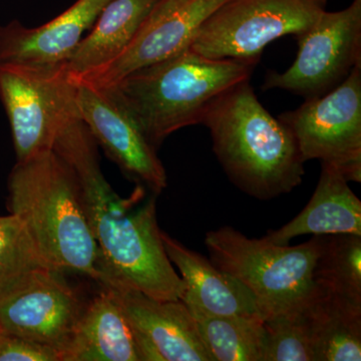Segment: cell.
<instances>
[{"mask_svg":"<svg viewBox=\"0 0 361 361\" xmlns=\"http://www.w3.org/2000/svg\"><path fill=\"white\" fill-rule=\"evenodd\" d=\"M225 0H159L129 47L111 65L82 80L109 87L133 71L190 47L204 20Z\"/></svg>","mask_w":361,"mask_h":361,"instance_id":"obj_13","label":"cell"},{"mask_svg":"<svg viewBox=\"0 0 361 361\" xmlns=\"http://www.w3.org/2000/svg\"><path fill=\"white\" fill-rule=\"evenodd\" d=\"M40 268L49 267L23 221L13 214L0 217V298Z\"/></svg>","mask_w":361,"mask_h":361,"instance_id":"obj_22","label":"cell"},{"mask_svg":"<svg viewBox=\"0 0 361 361\" xmlns=\"http://www.w3.org/2000/svg\"><path fill=\"white\" fill-rule=\"evenodd\" d=\"M8 210L23 221L51 269L99 281V248L77 178L54 149L16 161L8 178Z\"/></svg>","mask_w":361,"mask_h":361,"instance_id":"obj_4","label":"cell"},{"mask_svg":"<svg viewBox=\"0 0 361 361\" xmlns=\"http://www.w3.org/2000/svg\"><path fill=\"white\" fill-rule=\"evenodd\" d=\"M111 0H77L54 20L26 27L18 20L0 25V66L66 65Z\"/></svg>","mask_w":361,"mask_h":361,"instance_id":"obj_14","label":"cell"},{"mask_svg":"<svg viewBox=\"0 0 361 361\" xmlns=\"http://www.w3.org/2000/svg\"><path fill=\"white\" fill-rule=\"evenodd\" d=\"M75 82L78 116L97 146L130 179L155 196L161 193L167 188V173L157 149L147 140L115 90L84 80Z\"/></svg>","mask_w":361,"mask_h":361,"instance_id":"obj_10","label":"cell"},{"mask_svg":"<svg viewBox=\"0 0 361 361\" xmlns=\"http://www.w3.org/2000/svg\"><path fill=\"white\" fill-rule=\"evenodd\" d=\"M97 144L80 118L71 121L54 151L75 173L85 215L99 253L104 279L115 280L160 300H182L186 285L174 269L157 220L156 196L144 205L139 186L121 198L102 172Z\"/></svg>","mask_w":361,"mask_h":361,"instance_id":"obj_1","label":"cell"},{"mask_svg":"<svg viewBox=\"0 0 361 361\" xmlns=\"http://www.w3.org/2000/svg\"><path fill=\"white\" fill-rule=\"evenodd\" d=\"M0 101L11 125L16 161L51 151L61 130L80 118L77 82L66 65L0 66Z\"/></svg>","mask_w":361,"mask_h":361,"instance_id":"obj_6","label":"cell"},{"mask_svg":"<svg viewBox=\"0 0 361 361\" xmlns=\"http://www.w3.org/2000/svg\"><path fill=\"white\" fill-rule=\"evenodd\" d=\"M326 0H225L204 20L191 47L214 59L260 58L263 49L284 35L305 32Z\"/></svg>","mask_w":361,"mask_h":361,"instance_id":"obj_7","label":"cell"},{"mask_svg":"<svg viewBox=\"0 0 361 361\" xmlns=\"http://www.w3.org/2000/svg\"><path fill=\"white\" fill-rule=\"evenodd\" d=\"M158 2L111 0L66 63L71 77L89 78L120 58Z\"/></svg>","mask_w":361,"mask_h":361,"instance_id":"obj_18","label":"cell"},{"mask_svg":"<svg viewBox=\"0 0 361 361\" xmlns=\"http://www.w3.org/2000/svg\"><path fill=\"white\" fill-rule=\"evenodd\" d=\"M322 175L310 203L288 224L268 231L265 238L287 245L302 235L353 234L361 236V202L336 169L322 164Z\"/></svg>","mask_w":361,"mask_h":361,"instance_id":"obj_17","label":"cell"},{"mask_svg":"<svg viewBox=\"0 0 361 361\" xmlns=\"http://www.w3.org/2000/svg\"><path fill=\"white\" fill-rule=\"evenodd\" d=\"M202 125L226 174L246 194L270 200L302 183L305 161L295 137L261 104L249 80L221 97Z\"/></svg>","mask_w":361,"mask_h":361,"instance_id":"obj_3","label":"cell"},{"mask_svg":"<svg viewBox=\"0 0 361 361\" xmlns=\"http://www.w3.org/2000/svg\"><path fill=\"white\" fill-rule=\"evenodd\" d=\"M296 39L293 65L284 73L268 71L262 90H284L307 99L336 89L361 66V0L336 13L323 11Z\"/></svg>","mask_w":361,"mask_h":361,"instance_id":"obj_9","label":"cell"},{"mask_svg":"<svg viewBox=\"0 0 361 361\" xmlns=\"http://www.w3.org/2000/svg\"><path fill=\"white\" fill-rule=\"evenodd\" d=\"M101 288L85 304L61 361H142L125 311L109 289Z\"/></svg>","mask_w":361,"mask_h":361,"instance_id":"obj_16","label":"cell"},{"mask_svg":"<svg viewBox=\"0 0 361 361\" xmlns=\"http://www.w3.org/2000/svg\"><path fill=\"white\" fill-rule=\"evenodd\" d=\"M304 161L320 160L348 182H361V66L336 89L279 116Z\"/></svg>","mask_w":361,"mask_h":361,"instance_id":"obj_8","label":"cell"},{"mask_svg":"<svg viewBox=\"0 0 361 361\" xmlns=\"http://www.w3.org/2000/svg\"><path fill=\"white\" fill-rule=\"evenodd\" d=\"M259 61L209 59L188 47L109 87L158 149L173 133L203 123L221 97L250 80Z\"/></svg>","mask_w":361,"mask_h":361,"instance_id":"obj_2","label":"cell"},{"mask_svg":"<svg viewBox=\"0 0 361 361\" xmlns=\"http://www.w3.org/2000/svg\"><path fill=\"white\" fill-rule=\"evenodd\" d=\"M188 310L214 361H263L265 327L262 316L215 315L196 308Z\"/></svg>","mask_w":361,"mask_h":361,"instance_id":"obj_21","label":"cell"},{"mask_svg":"<svg viewBox=\"0 0 361 361\" xmlns=\"http://www.w3.org/2000/svg\"><path fill=\"white\" fill-rule=\"evenodd\" d=\"M303 311L264 320L263 361H314Z\"/></svg>","mask_w":361,"mask_h":361,"instance_id":"obj_23","label":"cell"},{"mask_svg":"<svg viewBox=\"0 0 361 361\" xmlns=\"http://www.w3.org/2000/svg\"><path fill=\"white\" fill-rule=\"evenodd\" d=\"M129 320L142 361H214L195 318L182 300H160L115 280L104 279Z\"/></svg>","mask_w":361,"mask_h":361,"instance_id":"obj_12","label":"cell"},{"mask_svg":"<svg viewBox=\"0 0 361 361\" xmlns=\"http://www.w3.org/2000/svg\"><path fill=\"white\" fill-rule=\"evenodd\" d=\"M303 313L314 361L361 360V308L320 295L313 289Z\"/></svg>","mask_w":361,"mask_h":361,"instance_id":"obj_19","label":"cell"},{"mask_svg":"<svg viewBox=\"0 0 361 361\" xmlns=\"http://www.w3.org/2000/svg\"><path fill=\"white\" fill-rule=\"evenodd\" d=\"M205 244L211 262L251 292L263 319L297 314L310 302L320 235L296 246L277 245L222 227L207 233Z\"/></svg>","mask_w":361,"mask_h":361,"instance_id":"obj_5","label":"cell"},{"mask_svg":"<svg viewBox=\"0 0 361 361\" xmlns=\"http://www.w3.org/2000/svg\"><path fill=\"white\" fill-rule=\"evenodd\" d=\"M0 361H61L54 349L0 330Z\"/></svg>","mask_w":361,"mask_h":361,"instance_id":"obj_24","label":"cell"},{"mask_svg":"<svg viewBox=\"0 0 361 361\" xmlns=\"http://www.w3.org/2000/svg\"><path fill=\"white\" fill-rule=\"evenodd\" d=\"M85 304L61 271L40 268L0 298V330L54 349L61 361Z\"/></svg>","mask_w":361,"mask_h":361,"instance_id":"obj_11","label":"cell"},{"mask_svg":"<svg viewBox=\"0 0 361 361\" xmlns=\"http://www.w3.org/2000/svg\"><path fill=\"white\" fill-rule=\"evenodd\" d=\"M161 240L186 285L182 301L187 307L215 315H260L255 298L239 280L167 233L161 231Z\"/></svg>","mask_w":361,"mask_h":361,"instance_id":"obj_15","label":"cell"},{"mask_svg":"<svg viewBox=\"0 0 361 361\" xmlns=\"http://www.w3.org/2000/svg\"><path fill=\"white\" fill-rule=\"evenodd\" d=\"M313 288L320 295L361 308V236L320 235Z\"/></svg>","mask_w":361,"mask_h":361,"instance_id":"obj_20","label":"cell"}]
</instances>
